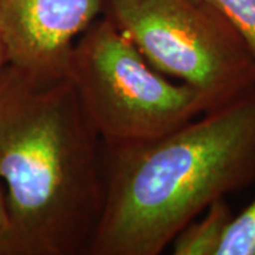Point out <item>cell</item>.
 <instances>
[{
    "instance_id": "obj_8",
    "label": "cell",
    "mask_w": 255,
    "mask_h": 255,
    "mask_svg": "<svg viewBox=\"0 0 255 255\" xmlns=\"http://www.w3.org/2000/svg\"><path fill=\"white\" fill-rule=\"evenodd\" d=\"M231 23L255 58V0H204Z\"/></svg>"
},
{
    "instance_id": "obj_10",
    "label": "cell",
    "mask_w": 255,
    "mask_h": 255,
    "mask_svg": "<svg viewBox=\"0 0 255 255\" xmlns=\"http://www.w3.org/2000/svg\"><path fill=\"white\" fill-rule=\"evenodd\" d=\"M7 64V57H6V51H4V47H3V43L0 40V71L3 70V67Z\"/></svg>"
},
{
    "instance_id": "obj_2",
    "label": "cell",
    "mask_w": 255,
    "mask_h": 255,
    "mask_svg": "<svg viewBox=\"0 0 255 255\" xmlns=\"http://www.w3.org/2000/svg\"><path fill=\"white\" fill-rule=\"evenodd\" d=\"M105 199L87 255H159L214 201L255 182V87L163 136L104 146Z\"/></svg>"
},
{
    "instance_id": "obj_9",
    "label": "cell",
    "mask_w": 255,
    "mask_h": 255,
    "mask_svg": "<svg viewBox=\"0 0 255 255\" xmlns=\"http://www.w3.org/2000/svg\"><path fill=\"white\" fill-rule=\"evenodd\" d=\"M10 219L6 193L0 187V255H9Z\"/></svg>"
},
{
    "instance_id": "obj_4",
    "label": "cell",
    "mask_w": 255,
    "mask_h": 255,
    "mask_svg": "<svg viewBox=\"0 0 255 255\" xmlns=\"http://www.w3.org/2000/svg\"><path fill=\"white\" fill-rule=\"evenodd\" d=\"M110 16L152 67L201 92L211 111L255 87V58L204 0H105Z\"/></svg>"
},
{
    "instance_id": "obj_1",
    "label": "cell",
    "mask_w": 255,
    "mask_h": 255,
    "mask_svg": "<svg viewBox=\"0 0 255 255\" xmlns=\"http://www.w3.org/2000/svg\"><path fill=\"white\" fill-rule=\"evenodd\" d=\"M102 140L67 74L0 71L9 255L87 254L104 207Z\"/></svg>"
},
{
    "instance_id": "obj_3",
    "label": "cell",
    "mask_w": 255,
    "mask_h": 255,
    "mask_svg": "<svg viewBox=\"0 0 255 255\" xmlns=\"http://www.w3.org/2000/svg\"><path fill=\"white\" fill-rule=\"evenodd\" d=\"M67 75L105 147L153 140L211 111L201 92L153 68L107 13L75 41Z\"/></svg>"
},
{
    "instance_id": "obj_7",
    "label": "cell",
    "mask_w": 255,
    "mask_h": 255,
    "mask_svg": "<svg viewBox=\"0 0 255 255\" xmlns=\"http://www.w3.org/2000/svg\"><path fill=\"white\" fill-rule=\"evenodd\" d=\"M219 255H255V200L234 216Z\"/></svg>"
},
{
    "instance_id": "obj_5",
    "label": "cell",
    "mask_w": 255,
    "mask_h": 255,
    "mask_svg": "<svg viewBox=\"0 0 255 255\" xmlns=\"http://www.w3.org/2000/svg\"><path fill=\"white\" fill-rule=\"evenodd\" d=\"M105 0H0V40L7 64L34 77L67 74L78 37Z\"/></svg>"
},
{
    "instance_id": "obj_6",
    "label": "cell",
    "mask_w": 255,
    "mask_h": 255,
    "mask_svg": "<svg viewBox=\"0 0 255 255\" xmlns=\"http://www.w3.org/2000/svg\"><path fill=\"white\" fill-rule=\"evenodd\" d=\"M234 219L224 199L214 201L199 221L193 220L172 241L174 255H219Z\"/></svg>"
}]
</instances>
